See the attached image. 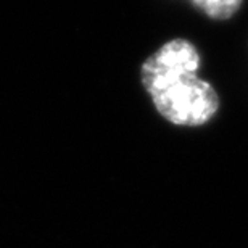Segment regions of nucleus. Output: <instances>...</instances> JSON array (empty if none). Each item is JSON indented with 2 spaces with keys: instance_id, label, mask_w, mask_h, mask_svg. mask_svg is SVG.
<instances>
[{
  "instance_id": "nucleus-1",
  "label": "nucleus",
  "mask_w": 248,
  "mask_h": 248,
  "mask_svg": "<svg viewBox=\"0 0 248 248\" xmlns=\"http://www.w3.org/2000/svg\"><path fill=\"white\" fill-rule=\"evenodd\" d=\"M200 53L187 39H172L142 64V84L158 113L176 126H203L219 110V95L198 78Z\"/></svg>"
},
{
  "instance_id": "nucleus-2",
  "label": "nucleus",
  "mask_w": 248,
  "mask_h": 248,
  "mask_svg": "<svg viewBox=\"0 0 248 248\" xmlns=\"http://www.w3.org/2000/svg\"><path fill=\"white\" fill-rule=\"evenodd\" d=\"M244 0H192L197 8H200L211 19H229L239 12Z\"/></svg>"
}]
</instances>
